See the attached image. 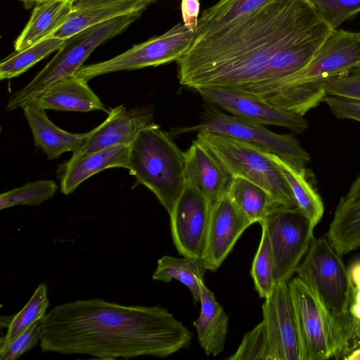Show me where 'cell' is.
<instances>
[{
	"mask_svg": "<svg viewBox=\"0 0 360 360\" xmlns=\"http://www.w3.org/2000/svg\"><path fill=\"white\" fill-rule=\"evenodd\" d=\"M332 29L310 0H272L225 26L195 34L177 62L181 85L247 92L304 67Z\"/></svg>",
	"mask_w": 360,
	"mask_h": 360,
	"instance_id": "obj_1",
	"label": "cell"
},
{
	"mask_svg": "<svg viewBox=\"0 0 360 360\" xmlns=\"http://www.w3.org/2000/svg\"><path fill=\"white\" fill-rule=\"evenodd\" d=\"M192 335L166 308L94 298L57 305L43 318V352L98 359L167 357L190 346Z\"/></svg>",
	"mask_w": 360,
	"mask_h": 360,
	"instance_id": "obj_2",
	"label": "cell"
},
{
	"mask_svg": "<svg viewBox=\"0 0 360 360\" xmlns=\"http://www.w3.org/2000/svg\"><path fill=\"white\" fill-rule=\"evenodd\" d=\"M360 65V32L332 30L310 61L295 73L250 94L303 116L326 96L331 79Z\"/></svg>",
	"mask_w": 360,
	"mask_h": 360,
	"instance_id": "obj_3",
	"label": "cell"
},
{
	"mask_svg": "<svg viewBox=\"0 0 360 360\" xmlns=\"http://www.w3.org/2000/svg\"><path fill=\"white\" fill-rule=\"evenodd\" d=\"M185 157L168 133L155 123L129 145L128 167L169 214L185 185Z\"/></svg>",
	"mask_w": 360,
	"mask_h": 360,
	"instance_id": "obj_4",
	"label": "cell"
},
{
	"mask_svg": "<svg viewBox=\"0 0 360 360\" xmlns=\"http://www.w3.org/2000/svg\"><path fill=\"white\" fill-rule=\"evenodd\" d=\"M341 256L326 238H314L295 272L332 318L345 343V356L353 321L349 313L352 283Z\"/></svg>",
	"mask_w": 360,
	"mask_h": 360,
	"instance_id": "obj_5",
	"label": "cell"
},
{
	"mask_svg": "<svg viewBox=\"0 0 360 360\" xmlns=\"http://www.w3.org/2000/svg\"><path fill=\"white\" fill-rule=\"evenodd\" d=\"M235 176L244 178L267 191L285 207H297L278 165L266 149L247 141L212 132H198L197 139Z\"/></svg>",
	"mask_w": 360,
	"mask_h": 360,
	"instance_id": "obj_6",
	"label": "cell"
},
{
	"mask_svg": "<svg viewBox=\"0 0 360 360\" xmlns=\"http://www.w3.org/2000/svg\"><path fill=\"white\" fill-rule=\"evenodd\" d=\"M141 13L118 17L88 27L65 39L55 56L25 87L9 98L6 109L13 110L32 100L53 82L75 75L100 45L122 32Z\"/></svg>",
	"mask_w": 360,
	"mask_h": 360,
	"instance_id": "obj_7",
	"label": "cell"
},
{
	"mask_svg": "<svg viewBox=\"0 0 360 360\" xmlns=\"http://www.w3.org/2000/svg\"><path fill=\"white\" fill-rule=\"evenodd\" d=\"M300 345V360L342 358L345 345L314 293L297 276L288 282Z\"/></svg>",
	"mask_w": 360,
	"mask_h": 360,
	"instance_id": "obj_8",
	"label": "cell"
},
{
	"mask_svg": "<svg viewBox=\"0 0 360 360\" xmlns=\"http://www.w3.org/2000/svg\"><path fill=\"white\" fill-rule=\"evenodd\" d=\"M209 104L200 122L191 127H175L171 134L174 136L202 131L219 134L257 145L299 168H304L309 162L310 155L292 134L274 133L264 125L229 115Z\"/></svg>",
	"mask_w": 360,
	"mask_h": 360,
	"instance_id": "obj_9",
	"label": "cell"
},
{
	"mask_svg": "<svg viewBox=\"0 0 360 360\" xmlns=\"http://www.w3.org/2000/svg\"><path fill=\"white\" fill-rule=\"evenodd\" d=\"M195 32L179 22L160 36L105 61L82 66L76 72L86 80L120 70H131L178 62L186 53L195 36Z\"/></svg>",
	"mask_w": 360,
	"mask_h": 360,
	"instance_id": "obj_10",
	"label": "cell"
},
{
	"mask_svg": "<svg viewBox=\"0 0 360 360\" xmlns=\"http://www.w3.org/2000/svg\"><path fill=\"white\" fill-rule=\"evenodd\" d=\"M259 224L269 235L275 284L288 282L307 252L315 227L298 207H280Z\"/></svg>",
	"mask_w": 360,
	"mask_h": 360,
	"instance_id": "obj_11",
	"label": "cell"
},
{
	"mask_svg": "<svg viewBox=\"0 0 360 360\" xmlns=\"http://www.w3.org/2000/svg\"><path fill=\"white\" fill-rule=\"evenodd\" d=\"M194 90L208 103L253 123L285 127L297 134H302L309 127L303 116L271 105L245 91L218 86H200Z\"/></svg>",
	"mask_w": 360,
	"mask_h": 360,
	"instance_id": "obj_12",
	"label": "cell"
},
{
	"mask_svg": "<svg viewBox=\"0 0 360 360\" xmlns=\"http://www.w3.org/2000/svg\"><path fill=\"white\" fill-rule=\"evenodd\" d=\"M212 202L188 181L176 200L170 216L174 244L183 257L201 259L210 221Z\"/></svg>",
	"mask_w": 360,
	"mask_h": 360,
	"instance_id": "obj_13",
	"label": "cell"
},
{
	"mask_svg": "<svg viewBox=\"0 0 360 360\" xmlns=\"http://www.w3.org/2000/svg\"><path fill=\"white\" fill-rule=\"evenodd\" d=\"M271 360H300V345L288 282L275 285L262 306Z\"/></svg>",
	"mask_w": 360,
	"mask_h": 360,
	"instance_id": "obj_14",
	"label": "cell"
},
{
	"mask_svg": "<svg viewBox=\"0 0 360 360\" xmlns=\"http://www.w3.org/2000/svg\"><path fill=\"white\" fill-rule=\"evenodd\" d=\"M228 193L212 203L205 249L201 257L206 270L217 271L245 230L252 225Z\"/></svg>",
	"mask_w": 360,
	"mask_h": 360,
	"instance_id": "obj_15",
	"label": "cell"
},
{
	"mask_svg": "<svg viewBox=\"0 0 360 360\" xmlns=\"http://www.w3.org/2000/svg\"><path fill=\"white\" fill-rule=\"evenodd\" d=\"M151 107L128 110L120 105L110 110L108 117L89 131L82 147L76 153H86L117 145H129L144 128L154 124Z\"/></svg>",
	"mask_w": 360,
	"mask_h": 360,
	"instance_id": "obj_16",
	"label": "cell"
},
{
	"mask_svg": "<svg viewBox=\"0 0 360 360\" xmlns=\"http://www.w3.org/2000/svg\"><path fill=\"white\" fill-rule=\"evenodd\" d=\"M155 0H76L65 22L50 37L67 39L96 25L134 13H141Z\"/></svg>",
	"mask_w": 360,
	"mask_h": 360,
	"instance_id": "obj_17",
	"label": "cell"
},
{
	"mask_svg": "<svg viewBox=\"0 0 360 360\" xmlns=\"http://www.w3.org/2000/svg\"><path fill=\"white\" fill-rule=\"evenodd\" d=\"M185 180L195 185L212 203L228 193L233 176L197 139L184 152Z\"/></svg>",
	"mask_w": 360,
	"mask_h": 360,
	"instance_id": "obj_18",
	"label": "cell"
},
{
	"mask_svg": "<svg viewBox=\"0 0 360 360\" xmlns=\"http://www.w3.org/2000/svg\"><path fill=\"white\" fill-rule=\"evenodd\" d=\"M31 101L44 110L108 112L103 103L88 85L87 80L77 75L53 82Z\"/></svg>",
	"mask_w": 360,
	"mask_h": 360,
	"instance_id": "obj_19",
	"label": "cell"
},
{
	"mask_svg": "<svg viewBox=\"0 0 360 360\" xmlns=\"http://www.w3.org/2000/svg\"><path fill=\"white\" fill-rule=\"evenodd\" d=\"M21 108L32 130L34 145L49 160L57 159L65 152H77L89 136V131L73 134L58 128L48 118L45 110L33 101L25 103Z\"/></svg>",
	"mask_w": 360,
	"mask_h": 360,
	"instance_id": "obj_20",
	"label": "cell"
},
{
	"mask_svg": "<svg viewBox=\"0 0 360 360\" xmlns=\"http://www.w3.org/2000/svg\"><path fill=\"white\" fill-rule=\"evenodd\" d=\"M129 145H117L103 150L73 153L63 168L60 192L69 195L86 179L103 170L113 167L127 169Z\"/></svg>",
	"mask_w": 360,
	"mask_h": 360,
	"instance_id": "obj_21",
	"label": "cell"
},
{
	"mask_svg": "<svg viewBox=\"0 0 360 360\" xmlns=\"http://www.w3.org/2000/svg\"><path fill=\"white\" fill-rule=\"evenodd\" d=\"M200 313L194 321L198 340L208 356H218L224 349L229 316L204 282L200 284Z\"/></svg>",
	"mask_w": 360,
	"mask_h": 360,
	"instance_id": "obj_22",
	"label": "cell"
},
{
	"mask_svg": "<svg viewBox=\"0 0 360 360\" xmlns=\"http://www.w3.org/2000/svg\"><path fill=\"white\" fill-rule=\"evenodd\" d=\"M73 1L49 0L37 4L27 25L14 43L15 52L49 38L69 18Z\"/></svg>",
	"mask_w": 360,
	"mask_h": 360,
	"instance_id": "obj_23",
	"label": "cell"
},
{
	"mask_svg": "<svg viewBox=\"0 0 360 360\" xmlns=\"http://www.w3.org/2000/svg\"><path fill=\"white\" fill-rule=\"evenodd\" d=\"M326 238L340 255L360 247V198L340 200Z\"/></svg>",
	"mask_w": 360,
	"mask_h": 360,
	"instance_id": "obj_24",
	"label": "cell"
},
{
	"mask_svg": "<svg viewBox=\"0 0 360 360\" xmlns=\"http://www.w3.org/2000/svg\"><path fill=\"white\" fill-rule=\"evenodd\" d=\"M278 165L294 196L297 207L315 227L321 219L324 206L321 196L310 179L309 172L299 168L269 152Z\"/></svg>",
	"mask_w": 360,
	"mask_h": 360,
	"instance_id": "obj_25",
	"label": "cell"
},
{
	"mask_svg": "<svg viewBox=\"0 0 360 360\" xmlns=\"http://www.w3.org/2000/svg\"><path fill=\"white\" fill-rule=\"evenodd\" d=\"M227 193L252 224L261 222L274 210L283 207L264 188L239 176L233 178Z\"/></svg>",
	"mask_w": 360,
	"mask_h": 360,
	"instance_id": "obj_26",
	"label": "cell"
},
{
	"mask_svg": "<svg viewBox=\"0 0 360 360\" xmlns=\"http://www.w3.org/2000/svg\"><path fill=\"white\" fill-rule=\"evenodd\" d=\"M205 271L201 259L165 255L158 260L152 278L165 283L174 279L181 282L189 289L195 304L200 302V284L204 282Z\"/></svg>",
	"mask_w": 360,
	"mask_h": 360,
	"instance_id": "obj_27",
	"label": "cell"
},
{
	"mask_svg": "<svg viewBox=\"0 0 360 360\" xmlns=\"http://www.w3.org/2000/svg\"><path fill=\"white\" fill-rule=\"evenodd\" d=\"M272 0H220L203 11L195 34L218 29L259 9Z\"/></svg>",
	"mask_w": 360,
	"mask_h": 360,
	"instance_id": "obj_28",
	"label": "cell"
},
{
	"mask_svg": "<svg viewBox=\"0 0 360 360\" xmlns=\"http://www.w3.org/2000/svg\"><path fill=\"white\" fill-rule=\"evenodd\" d=\"M49 305L47 288L45 283H41L18 313L1 318V326L8 328V331L6 335L0 339V348L8 345L35 321L43 318Z\"/></svg>",
	"mask_w": 360,
	"mask_h": 360,
	"instance_id": "obj_29",
	"label": "cell"
},
{
	"mask_svg": "<svg viewBox=\"0 0 360 360\" xmlns=\"http://www.w3.org/2000/svg\"><path fill=\"white\" fill-rule=\"evenodd\" d=\"M65 41L50 37L10 55L0 63V79H11L24 73L37 63L58 51Z\"/></svg>",
	"mask_w": 360,
	"mask_h": 360,
	"instance_id": "obj_30",
	"label": "cell"
},
{
	"mask_svg": "<svg viewBox=\"0 0 360 360\" xmlns=\"http://www.w3.org/2000/svg\"><path fill=\"white\" fill-rule=\"evenodd\" d=\"M58 186L53 180L29 182L0 195V210L16 205H38L53 198Z\"/></svg>",
	"mask_w": 360,
	"mask_h": 360,
	"instance_id": "obj_31",
	"label": "cell"
},
{
	"mask_svg": "<svg viewBox=\"0 0 360 360\" xmlns=\"http://www.w3.org/2000/svg\"><path fill=\"white\" fill-rule=\"evenodd\" d=\"M262 236L252 262L251 275L255 288L262 298L268 297L275 287L274 262L270 240L264 226L261 225Z\"/></svg>",
	"mask_w": 360,
	"mask_h": 360,
	"instance_id": "obj_32",
	"label": "cell"
},
{
	"mask_svg": "<svg viewBox=\"0 0 360 360\" xmlns=\"http://www.w3.org/2000/svg\"><path fill=\"white\" fill-rule=\"evenodd\" d=\"M229 360H271L265 326L262 321L246 333Z\"/></svg>",
	"mask_w": 360,
	"mask_h": 360,
	"instance_id": "obj_33",
	"label": "cell"
},
{
	"mask_svg": "<svg viewBox=\"0 0 360 360\" xmlns=\"http://www.w3.org/2000/svg\"><path fill=\"white\" fill-rule=\"evenodd\" d=\"M332 30L360 13V0H310Z\"/></svg>",
	"mask_w": 360,
	"mask_h": 360,
	"instance_id": "obj_34",
	"label": "cell"
},
{
	"mask_svg": "<svg viewBox=\"0 0 360 360\" xmlns=\"http://www.w3.org/2000/svg\"><path fill=\"white\" fill-rule=\"evenodd\" d=\"M43 318L35 321L8 345L0 348V359H16L34 347L41 340L42 336Z\"/></svg>",
	"mask_w": 360,
	"mask_h": 360,
	"instance_id": "obj_35",
	"label": "cell"
},
{
	"mask_svg": "<svg viewBox=\"0 0 360 360\" xmlns=\"http://www.w3.org/2000/svg\"><path fill=\"white\" fill-rule=\"evenodd\" d=\"M326 95L360 101V65L329 80Z\"/></svg>",
	"mask_w": 360,
	"mask_h": 360,
	"instance_id": "obj_36",
	"label": "cell"
},
{
	"mask_svg": "<svg viewBox=\"0 0 360 360\" xmlns=\"http://www.w3.org/2000/svg\"><path fill=\"white\" fill-rule=\"evenodd\" d=\"M322 102L327 104L336 117L360 122V101L326 95Z\"/></svg>",
	"mask_w": 360,
	"mask_h": 360,
	"instance_id": "obj_37",
	"label": "cell"
},
{
	"mask_svg": "<svg viewBox=\"0 0 360 360\" xmlns=\"http://www.w3.org/2000/svg\"><path fill=\"white\" fill-rule=\"evenodd\" d=\"M349 274L352 283L349 313L353 319L360 320V261L350 266Z\"/></svg>",
	"mask_w": 360,
	"mask_h": 360,
	"instance_id": "obj_38",
	"label": "cell"
},
{
	"mask_svg": "<svg viewBox=\"0 0 360 360\" xmlns=\"http://www.w3.org/2000/svg\"><path fill=\"white\" fill-rule=\"evenodd\" d=\"M200 9V0H181V1L182 23L192 32L197 31Z\"/></svg>",
	"mask_w": 360,
	"mask_h": 360,
	"instance_id": "obj_39",
	"label": "cell"
},
{
	"mask_svg": "<svg viewBox=\"0 0 360 360\" xmlns=\"http://www.w3.org/2000/svg\"><path fill=\"white\" fill-rule=\"evenodd\" d=\"M360 345V320L353 319L349 333V347L347 354ZM346 354V355H347ZM345 355V356H346ZM344 357V358H345Z\"/></svg>",
	"mask_w": 360,
	"mask_h": 360,
	"instance_id": "obj_40",
	"label": "cell"
},
{
	"mask_svg": "<svg viewBox=\"0 0 360 360\" xmlns=\"http://www.w3.org/2000/svg\"><path fill=\"white\" fill-rule=\"evenodd\" d=\"M345 198L352 199L360 198V175L350 186Z\"/></svg>",
	"mask_w": 360,
	"mask_h": 360,
	"instance_id": "obj_41",
	"label": "cell"
},
{
	"mask_svg": "<svg viewBox=\"0 0 360 360\" xmlns=\"http://www.w3.org/2000/svg\"><path fill=\"white\" fill-rule=\"evenodd\" d=\"M344 359L347 360H360V345L352 349Z\"/></svg>",
	"mask_w": 360,
	"mask_h": 360,
	"instance_id": "obj_42",
	"label": "cell"
},
{
	"mask_svg": "<svg viewBox=\"0 0 360 360\" xmlns=\"http://www.w3.org/2000/svg\"><path fill=\"white\" fill-rule=\"evenodd\" d=\"M23 2L26 8H30L35 6L37 4L49 0H20ZM61 1H70L75 2L76 0H61Z\"/></svg>",
	"mask_w": 360,
	"mask_h": 360,
	"instance_id": "obj_43",
	"label": "cell"
},
{
	"mask_svg": "<svg viewBox=\"0 0 360 360\" xmlns=\"http://www.w3.org/2000/svg\"><path fill=\"white\" fill-rule=\"evenodd\" d=\"M155 1H157V0H155Z\"/></svg>",
	"mask_w": 360,
	"mask_h": 360,
	"instance_id": "obj_44",
	"label": "cell"
},
{
	"mask_svg": "<svg viewBox=\"0 0 360 360\" xmlns=\"http://www.w3.org/2000/svg\"></svg>",
	"mask_w": 360,
	"mask_h": 360,
	"instance_id": "obj_45",
	"label": "cell"
}]
</instances>
